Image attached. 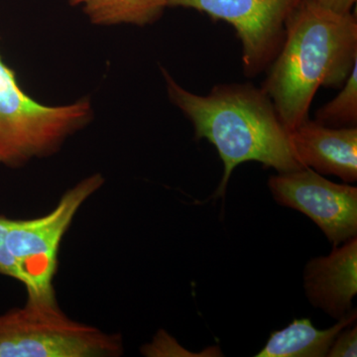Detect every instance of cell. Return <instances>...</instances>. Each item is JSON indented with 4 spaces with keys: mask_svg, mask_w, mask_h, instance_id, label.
Segmentation results:
<instances>
[{
    "mask_svg": "<svg viewBox=\"0 0 357 357\" xmlns=\"http://www.w3.org/2000/svg\"><path fill=\"white\" fill-rule=\"evenodd\" d=\"M296 158L321 175L357 181V128H331L310 117L290 132Z\"/></svg>",
    "mask_w": 357,
    "mask_h": 357,
    "instance_id": "9c48e42d",
    "label": "cell"
},
{
    "mask_svg": "<svg viewBox=\"0 0 357 357\" xmlns=\"http://www.w3.org/2000/svg\"><path fill=\"white\" fill-rule=\"evenodd\" d=\"M356 64V13L302 0L289 16L285 39L261 89L291 132L309 117L318 89L342 88Z\"/></svg>",
    "mask_w": 357,
    "mask_h": 357,
    "instance_id": "7a4b0ae2",
    "label": "cell"
},
{
    "mask_svg": "<svg viewBox=\"0 0 357 357\" xmlns=\"http://www.w3.org/2000/svg\"><path fill=\"white\" fill-rule=\"evenodd\" d=\"M102 174L79 181L61 197L53 211L31 220L8 218L6 248L17 264L20 283L27 300L54 302V277L57 273L59 250L66 232L83 204L105 184Z\"/></svg>",
    "mask_w": 357,
    "mask_h": 357,
    "instance_id": "5b68a950",
    "label": "cell"
},
{
    "mask_svg": "<svg viewBox=\"0 0 357 357\" xmlns=\"http://www.w3.org/2000/svg\"><path fill=\"white\" fill-rule=\"evenodd\" d=\"M93 119L89 98L59 107L33 100L0 55V165L20 168L58 153L66 140Z\"/></svg>",
    "mask_w": 357,
    "mask_h": 357,
    "instance_id": "3957f363",
    "label": "cell"
},
{
    "mask_svg": "<svg viewBox=\"0 0 357 357\" xmlns=\"http://www.w3.org/2000/svg\"><path fill=\"white\" fill-rule=\"evenodd\" d=\"M124 352L119 333L75 321L57 301L26 300L0 314V357H117Z\"/></svg>",
    "mask_w": 357,
    "mask_h": 357,
    "instance_id": "277c9868",
    "label": "cell"
},
{
    "mask_svg": "<svg viewBox=\"0 0 357 357\" xmlns=\"http://www.w3.org/2000/svg\"><path fill=\"white\" fill-rule=\"evenodd\" d=\"M268 187L277 204L311 218L333 246L356 236V187L337 184L310 168L271 176Z\"/></svg>",
    "mask_w": 357,
    "mask_h": 357,
    "instance_id": "52a82bcc",
    "label": "cell"
},
{
    "mask_svg": "<svg viewBox=\"0 0 357 357\" xmlns=\"http://www.w3.org/2000/svg\"><path fill=\"white\" fill-rule=\"evenodd\" d=\"M72 6H81L93 24L115 26L151 25L162 17L168 0H69Z\"/></svg>",
    "mask_w": 357,
    "mask_h": 357,
    "instance_id": "8fae6325",
    "label": "cell"
},
{
    "mask_svg": "<svg viewBox=\"0 0 357 357\" xmlns=\"http://www.w3.org/2000/svg\"><path fill=\"white\" fill-rule=\"evenodd\" d=\"M342 88L333 100L317 110L314 121L331 128L357 126V64Z\"/></svg>",
    "mask_w": 357,
    "mask_h": 357,
    "instance_id": "7c38bea8",
    "label": "cell"
},
{
    "mask_svg": "<svg viewBox=\"0 0 357 357\" xmlns=\"http://www.w3.org/2000/svg\"><path fill=\"white\" fill-rule=\"evenodd\" d=\"M326 8L335 13L347 14L354 13V7L356 6L357 0H316Z\"/></svg>",
    "mask_w": 357,
    "mask_h": 357,
    "instance_id": "5bb4252c",
    "label": "cell"
},
{
    "mask_svg": "<svg viewBox=\"0 0 357 357\" xmlns=\"http://www.w3.org/2000/svg\"><path fill=\"white\" fill-rule=\"evenodd\" d=\"M302 0H168V7L194 9L232 26L243 48L248 77L266 72L281 50L286 23Z\"/></svg>",
    "mask_w": 357,
    "mask_h": 357,
    "instance_id": "8992f818",
    "label": "cell"
},
{
    "mask_svg": "<svg viewBox=\"0 0 357 357\" xmlns=\"http://www.w3.org/2000/svg\"><path fill=\"white\" fill-rule=\"evenodd\" d=\"M169 100L191 121L195 139H206L217 149L223 175L215 198L225 196L234 169L259 162L278 173L306 168L296 158L290 131L261 88L250 83L220 84L199 96L181 86L164 68Z\"/></svg>",
    "mask_w": 357,
    "mask_h": 357,
    "instance_id": "6da1fadb",
    "label": "cell"
},
{
    "mask_svg": "<svg viewBox=\"0 0 357 357\" xmlns=\"http://www.w3.org/2000/svg\"><path fill=\"white\" fill-rule=\"evenodd\" d=\"M356 316V310H352L326 330H319L309 319H294L286 328L272 333L266 344L255 356L325 357L338 333L351 326Z\"/></svg>",
    "mask_w": 357,
    "mask_h": 357,
    "instance_id": "30bf717a",
    "label": "cell"
},
{
    "mask_svg": "<svg viewBox=\"0 0 357 357\" xmlns=\"http://www.w3.org/2000/svg\"><path fill=\"white\" fill-rule=\"evenodd\" d=\"M305 293L312 306L335 319L352 311L357 293V236L312 258L304 270Z\"/></svg>",
    "mask_w": 357,
    "mask_h": 357,
    "instance_id": "ba28073f",
    "label": "cell"
},
{
    "mask_svg": "<svg viewBox=\"0 0 357 357\" xmlns=\"http://www.w3.org/2000/svg\"><path fill=\"white\" fill-rule=\"evenodd\" d=\"M344 328L333 340L328 349V357H356L357 356V328Z\"/></svg>",
    "mask_w": 357,
    "mask_h": 357,
    "instance_id": "4fadbf2b",
    "label": "cell"
}]
</instances>
